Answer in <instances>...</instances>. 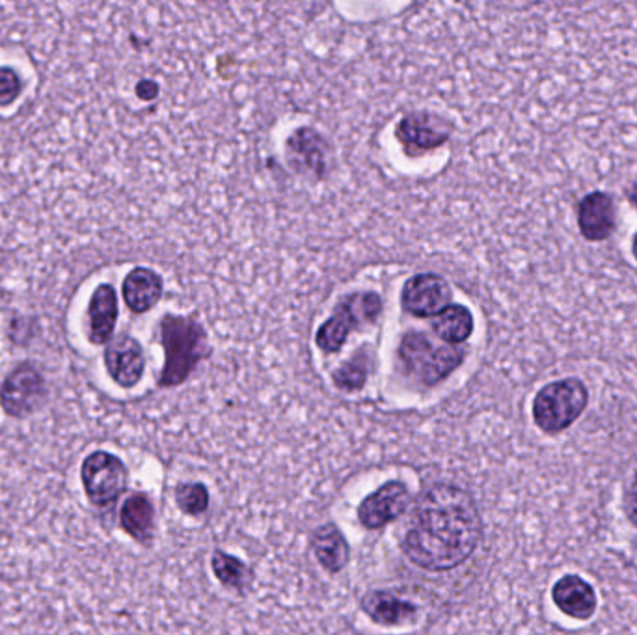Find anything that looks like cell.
Segmentation results:
<instances>
[{
  "instance_id": "9a60e30c",
  "label": "cell",
  "mask_w": 637,
  "mask_h": 635,
  "mask_svg": "<svg viewBox=\"0 0 637 635\" xmlns=\"http://www.w3.org/2000/svg\"><path fill=\"white\" fill-rule=\"evenodd\" d=\"M162 290H164L162 277L157 272L138 267L125 277V304L135 314H146L161 301Z\"/></svg>"
},
{
  "instance_id": "4fadbf2b",
  "label": "cell",
  "mask_w": 637,
  "mask_h": 635,
  "mask_svg": "<svg viewBox=\"0 0 637 635\" xmlns=\"http://www.w3.org/2000/svg\"><path fill=\"white\" fill-rule=\"evenodd\" d=\"M551 599L565 615L580 621H588L596 611V594L593 587L575 574L557 581L551 589Z\"/></svg>"
},
{
  "instance_id": "cb8c5ba5",
  "label": "cell",
  "mask_w": 637,
  "mask_h": 635,
  "mask_svg": "<svg viewBox=\"0 0 637 635\" xmlns=\"http://www.w3.org/2000/svg\"><path fill=\"white\" fill-rule=\"evenodd\" d=\"M21 93L18 73L10 68H0V106L12 105Z\"/></svg>"
},
{
  "instance_id": "8fae6325",
  "label": "cell",
  "mask_w": 637,
  "mask_h": 635,
  "mask_svg": "<svg viewBox=\"0 0 637 635\" xmlns=\"http://www.w3.org/2000/svg\"><path fill=\"white\" fill-rule=\"evenodd\" d=\"M617 226V209L606 192H591L578 204V228L589 242H604Z\"/></svg>"
},
{
  "instance_id": "8992f818",
  "label": "cell",
  "mask_w": 637,
  "mask_h": 635,
  "mask_svg": "<svg viewBox=\"0 0 637 635\" xmlns=\"http://www.w3.org/2000/svg\"><path fill=\"white\" fill-rule=\"evenodd\" d=\"M82 485L93 506H112L127 487V469L118 456L95 451L82 463Z\"/></svg>"
},
{
  "instance_id": "3957f363",
  "label": "cell",
  "mask_w": 637,
  "mask_h": 635,
  "mask_svg": "<svg viewBox=\"0 0 637 635\" xmlns=\"http://www.w3.org/2000/svg\"><path fill=\"white\" fill-rule=\"evenodd\" d=\"M466 351L458 345H436L428 333L409 332L402 336L399 360L418 383L434 386L452 375L465 362Z\"/></svg>"
},
{
  "instance_id": "5b68a950",
  "label": "cell",
  "mask_w": 637,
  "mask_h": 635,
  "mask_svg": "<svg viewBox=\"0 0 637 635\" xmlns=\"http://www.w3.org/2000/svg\"><path fill=\"white\" fill-rule=\"evenodd\" d=\"M383 311V301L377 293H353L334 308V314L317 332V347L325 352L341 351L349 333L375 321Z\"/></svg>"
},
{
  "instance_id": "484cf974",
  "label": "cell",
  "mask_w": 637,
  "mask_h": 635,
  "mask_svg": "<svg viewBox=\"0 0 637 635\" xmlns=\"http://www.w3.org/2000/svg\"><path fill=\"white\" fill-rule=\"evenodd\" d=\"M138 95L143 99H153L157 95V84L156 82L146 81L143 84H138Z\"/></svg>"
},
{
  "instance_id": "ba28073f",
  "label": "cell",
  "mask_w": 637,
  "mask_h": 635,
  "mask_svg": "<svg viewBox=\"0 0 637 635\" xmlns=\"http://www.w3.org/2000/svg\"><path fill=\"white\" fill-rule=\"evenodd\" d=\"M402 309L414 317H433L452 306V290L439 274H418L410 277L401 293Z\"/></svg>"
},
{
  "instance_id": "277c9868",
  "label": "cell",
  "mask_w": 637,
  "mask_h": 635,
  "mask_svg": "<svg viewBox=\"0 0 637 635\" xmlns=\"http://www.w3.org/2000/svg\"><path fill=\"white\" fill-rule=\"evenodd\" d=\"M589 392L580 378H564L546 384L535 395L533 420L548 434L569 429L588 408Z\"/></svg>"
},
{
  "instance_id": "9c48e42d",
  "label": "cell",
  "mask_w": 637,
  "mask_h": 635,
  "mask_svg": "<svg viewBox=\"0 0 637 635\" xmlns=\"http://www.w3.org/2000/svg\"><path fill=\"white\" fill-rule=\"evenodd\" d=\"M396 135L410 155H421L444 146L450 140V127L442 117L429 112H414L402 117Z\"/></svg>"
},
{
  "instance_id": "7402d4cb",
  "label": "cell",
  "mask_w": 637,
  "mask_h": 635,
  "mask_svg": "<svg viewBox=\"0 0 637 635\" xmlns=\"http://www.w3.org/2000/svg\"><path fill=\"white\" fill-rule=\"evenodd\" d=\"M175 500H178L181 511L194 517V514L204 512L209 506V492L200 483H186V485H180L175 490Z\"/></svg>"
},
{
  "instance_id": "4316f807",
  "label": "cell",
  "mask_w": 637,
  "mask_h": 635,
  "mask_svg": "<svg viewBox=\"0 0 637 635\" xmlns=\"http://www.w3.org/2000/svg\"><path fill=\"white\" fill-rule=\"evenodd\" d=\"M630 202H632V204H634V207H636V209H637V183H636V185L632 186Z\"/></svg>"
},
{
  "instance_id": "7a4b0ae2",
  "label": "cell",
  "mask_w": 637,
  "mask_h": 635,
  "mask_svg": "<svg viewBox=\"0 0 637 635\" xmlns=\"http://www.w3.org/2000/svg\"><path fill=\"white\" fill-rule=\"evenodd\" d=\"M161 338L167 362L159 383L167 388L180 386L207 356V333L192 317L167 315L161 321Z\"/></svg>"
},
{
  "instance_id": "5bb4252c",
  "label": "cell",
  "mask_w": 637,
  "mask_h": 635,
  "mask_svg": "<svg viewBox=\"0 0 637 635\" xmlns=\"http://www.w3.org/2000/svg\"><path fill=\"white\" fill-rule=\"evenodd\" d=\"M88 314H90V341L93 345L109 343L118 321V298L112 285H100L95 290Z\"/></svg>"
},
{
  "instance_id": "ac0fdd59",
  "label": "cell",
  "mask_w": 637,
  "mask_h": 635,
  "mask_svg": "<svg viewBox=\"0 0 637 635\" xmlns=\"http://www.w3.org/2000/svg\"><path fill=\"white\" fill-rule=\"evenodd\" d=\"M314 552L328 572H340L349 562V544L335 525L319 528L314 535Z\"/></svg>"
},
{
  "instance_id": "e0dca14e",
  "label": "cell",
  "mask_w": 637,
  "mask_h": 635,
  "mask_svg": "<svg viewBox=\"0 0 637 635\" xmlns=\"http://www.w3.org/2000/svg\"><path fill=\"white\" fill-rule=\"evenodd\" d=\"M362 610L380 624H401L414 617L416 608L410 602L397 599L391 592L373 591L362 602Z\"/></svg>"
},
{
  "instance_id": "52a82bcc",
  "label": "cell",
  "mask_w": 637,
  "mask_h": 635,
  "mask_svg": "<svg viewBox=\"0 0 637 635\" xmlns=\"http://www.w3.org/2000/svg\"><path fill=\"white\" fill-rule=\"evenodd\" d=\"M44 376L31 364H21L0 389V405L13 418H26L44 402Z\"/></svg>"
},
{
  "instance_id": "6da1fadb",
  "label": "cell",
  "mask_w": 637,
  "mask_h": 635,
  "mask_svg": "<svg viewBox=\"0 0 637 635\" xmlns=\"http://www.w3.org/2000/svg\"><path fill=\"white\" fill-rule=\"evenodd\" d=\"M481 517L465 488L434 485L418 500L402 552L429 572L452 570L476 552Z\"/></svg>"
},
{
  "instance_id": "ffe728a7",
  "label": "cell",
  "mask_w": 637,
  "mask_h": 635,
  "mask_svg": "<svg viewBox=\"0 0 637 635\" xmlns=\"http://www.w3.org/2000/svg\"><path fill=\"white\" fill-rule=\"evenodd\" d=\"M120 524L130 537L137 541H148L153 525V506L144 494H133L129 500L125 501L120 514Z\"/></svg>"
},
{
  "instance_id": "44dd1931",
  "label": "cell",
  "mask_w": 637,
  "mask_h": 635,
  "mask_svg": "<svg viewBox=\"0 0 637 635\" xmlns=\"http://www.w3.org/2000/svg\"><path fill=\"white\" fill-rule=\"evenodd\" d=\"M367 364L369 359L364 351H359L353 359L341 365L340 370L334 371V384L343 392H356V389L364 388L365 381H367Z\"/></svg>"
},
{
  "instance_id": "83f0119b",
  "label": "cell",
  "mask_w": 637,
  "mask_h": 635,
  "mask_svg": "<svg viewBox=\"0 0 637 635\" xmlns=\"http://www.w3.org/2000/svg\"><path fill=\"white\" fill-rule=\"evenodd\" d=\"M632 250H634V258L637 260V235L636 239H634V247H632Z\"/></svg>"
},
{
  "instance_id": "7c38bea8",
  "label": "cell",
  "mask_w": 637,
  "mask_h": 635,
  "mask_svg": "<svg viewBox=\"0 0 637 635\" xmlns=\"http://www.w3.org/2000/svg\"><path fill=\"white\" fill-rule=\"evenodd\" d=\"M105 364L114 383L133 388L140 383L146 367L143 347L129 336H120L106 347Z\"/></svg>"
},
{
  "instance_id": "d4e9b609",
  "label": "cell",
  "mask_w": 637,
  "mask_h": 635,
  "mask_svg": "<svg viewBox=\"0 0 637 635\" xmlns=\"http://www.w3.org/2000/svg\"><path fill=\"white\" fill-rule=\"evenodd\" d=\"M626 512L632 524L637 525V469L632 477L630 487L626 490Z\"/></svg>"
},
{
  "instance_id": "603a6c76",
  "label": "cell",
  "mask_w": 637,
  "mask_h": 635,
  "mask_svg": "<svg viewBox=\"0 0 637 635\" xmlns=\"http://www.w3.org/2000/svg\"><path fill=\"white\" fill-rule=\"evenodd\" d=\"M213 570L224 586L242 587L244 576H247L244 563L239 562L237 557L224 554V552H215L213 555Z\"/></svg>"
},
{
  "instance_id": "d6986e66",
  "label": "cell",
  "mask_w": 637,
  "mask_h": 635,
  "mask_svg": "<svg viewBox=\"0 0 637 635\" xmlns=\"http://www.w3.org/2000/svg\"><path fill=\"white\" fill-rule=\"evenodd\" d=\"M433 330L440 340L450 345H460L474 332V315L465 306L452 304L434 319Z\"/></svg>"
},
{
  "instance_id": "2e32d148",
  "label": "cell",
  "mask_w": 637,
  "mask_h": 635,
  "mask_svg": "<svg viewBox=\"0 0 637 635\" xmlns=\"http://www.w3.org/2000/svg\"><path fill=\"white\" fill-rule=\"evenodd\" d=\"M287 159L298 172L321 175L327 167L325 146L321 136L316 131L298 129L287 140Z\"/></svg>"
},
{
  "instance_id": "30bf717a",
  "label": "cell",
  "mask_w": 637,
  "mask_h": 635,
  "mask_svg": "<svg viewBox=\"0 0 637 635\" xmlns=\"http://www.w3.org/2000/svg\"><path fill=\"white\" fill-rule=\"evenodd\" d=\"M410 492L399 481H388L377 492L367 496L359 507V519L367 530H380L399 519L409 507Z\"/></svg>"
}]
</instances>
